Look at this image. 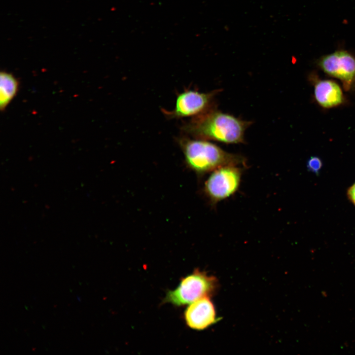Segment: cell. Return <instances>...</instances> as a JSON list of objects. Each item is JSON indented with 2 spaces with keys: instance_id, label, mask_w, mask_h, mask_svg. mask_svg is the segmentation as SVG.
Listing matches in <instances>:
<instances>
[{
  "instance_id": "9",
  "label": "cell",
  "mask_w": 355,
  "mask_h": 355,
  "mask_svg": "<svg viewBox=\"0 0 355 355\" xmlns=\"http://www.w3.org/2000/svg\"><path fill=\"white\" fill-rule=\"evenodd\" d=\"M0 106L2 110L16 94L18 83L13 75L4 71L0 73Z\"/></svg>"
},
{
  "instance_id": "6",
  "label": "cell",
  "mask_w": 355,
  "mask_h": 355,
  "mask_svg": "<svg viewBox=\"0 0 355 355\" xmlns=\"http://www.w3.org/2000/svg\"><path fill=\"white\" fill-rule=\"evenodd\" d=\"M318 64L324 72L341 80L347 89L355 81V57L347 50L339 49L324 55Z\"/></svg>"
},
{
  "instance_id": "8",
  "label": "cell",
  "mask_w": 355,
  "mask_h": 355,
  "mask_svg": "<svg viewBox=\"0 0 355 355\" xmlns=\"http://www.w3.org/2000/svg\"><path fill=\"white\" fill-rule=\"evenodd\" d=\"M316 101L321 106L331 108L342 103L343 94L339 85L331 80L318 81L314 87Z\"/></svg>"
},
{
  "instance_id": "4",
  "label": "cell",
  "mask_w": 355,
  "mask_h": 355,
  "mask_svg": "<svg viewBox=\"0 0 355 355\" xmlns=\"http://www.w3.org/2000/svg\"><path fill=\"white\" fill-rule=\"evenodd\" d=\"M244 167L227 165L212 172L206 180L203 193L212 206L233 196L239 189Z\"/></svg>"
},
{
  "instance_id": "5",
  "label": "cell",
  "mask_w": 355,
  "mask_h": 355,
  "mask_svg": "<svg viewBox=\"0 0 355 355\" xmlns=\"http://www.w3.org/2000/svg\"><path fill=\"white\" fill-rule=\"evenodd\" d=\"M219 90L202 93L194 90H185L177 95L173 110H164L170 118L195 117L213 107V100Z\"/></svg>"
},
{
  "instance_id": "11",
  "label": "cell",
  "mask_w": 355,
  "mask_h": 355,
  "mask_svg": "<svg viewBox=\"0 0 355 355\" xmlns=\"http://www.w3.org/2000/svg\"><path fill=\"white\" fill-rule=\"evenodd\" d=\"M347 196L352 203L355 205V182L348 188Z\"/></svg>"
},
{
  "instance_id": "3",
  "label": "cell",
  "mask_w": 355,
  "mask_h": 355,
  "mask_svg": "<svg viewBox=\"0 0 355 355\" xmlns=\"http://www.w3.org/2000/svg\"><path fill=\"white\" fill-rule=\"evenodd\" d=\"M218 281L213 276L195 269L182 278L175 289L168 291L163 303H170L176 306L189 305L204 297H211L217 290Z\"/></svg>"
},
{
  "instance_id": "10",
  "label": "cell",
  "mask_w": 355,
  "mask_h": 355,
  "mask_svg": "<svg viewBox=\"0 0 355 355\" xmlns=\"http://www.w3.org/2000/svg\"><path fill=\"white\" fill-rule=\"evenodd\" d=\"M322 167V162L318 156H311L307 161V167L309 171L319 175Z\"/></svg>"
},
{
  "instance_id": "7",
  "label": "cell",
  "mask_w": 355,
  "mask_h": 355,
  "mask_svg": "<svg viewBox=\"0 0 355 355\" xmlns=\"http://www.w3.org/2000/svg\"><path fill=\"white\" fill-rule=\"evenodd\" d=\"M186 325L193 329L201 330L217 321L216 311L210 297H204L188 305L184 312Z\"/></svg>"
},
{
  "instance_id": "1",
  "label": "cell",
  "mask_w": 355,
  "mask_h": 355,
  "mask_svg": "<svg viewBox=\"0 0 355 355\" xmlns=\"http://www.w3.org/2000/svg\"><path fill=\"white\" fill-rule=\"evenodd\" d=\"M251 124L212 107L186 123L183 130L196 139L236 144L244 142L245 131Z\"/></svg>"
},
{
  "instance_id": "2",
  "label": "cell",
  "mask_w": 355,
  "mask_h": 355,
  "mask_svg": "<svg viewBox=\"0 0 355 355\" xmlns=\"http://www.w3.org/2000/svg\"><path fill=\"white\" fill-rule=\"evenodd\" d=\"M178 143L187 166L199 176L225 166H247L244 156L227 152L208 140L183 138Z\"/></svg>"
}]
</instances>
